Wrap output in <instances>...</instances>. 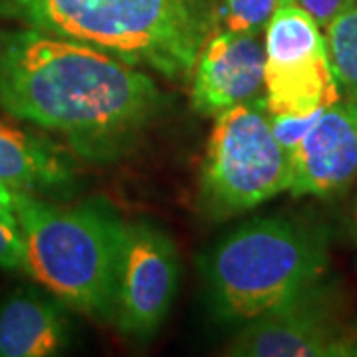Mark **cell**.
I'll list each match as a JSON object with an SVG mask.
<instances>
[{
	"label": "cell",
	"mask_w": 357,
	"mask_h": 357,
	"mask_svg": "<svg viewBox=\"0 0 357 357\" xmlns=\"http://www.w3.org/2000/svg\"><path fill=\"white\" fill-rule=\"evenodd\" d=\"M0 16L175 82L191 79L218 28L211 0H0Z\"/></svg>",
	"instance_id": "cell-2"
},
{
	"label": "cell",
	"mask_w": 357,
	"mask_h": 357,
	"mask_svg": "<svg viewBox=\"0 0 357 357\" xmlns=\"http://www.w3.org/2000/svg\"><path fill=\"white\" fill-rule=\"evenodd\" d=\"M74 178V165L60 145L0 121V181L38 195L66 191Z\"/></svg>",
	"instance_id": "cell-12"
},
{
	"label": "cell",
	"mask_w": 357,
	"mask_h": 357,
	"mask_svg": "<svg viewBox=\"0 0 357 357\" xmlns=\"http://www.w3.org/2000/svg\"><path fill=\"white\" fill-rule=\"evenodd\" d=\"M354 229H356V236H357V203H356V208H354Z\"/></svg>",
	"instance_id": "cell-19"
},
{
	"label": "cell",
	"mask_w": 357,
	"mask_h": 357,
	"mask_svg": "<svg viewBox=\"0 0 357 357\" xmlns=\"http://www.w3.org/2000/svg\"><path fill=\"white\" fill-rule=\"evenodd\" d=\"M0 268L4 270H24L26 246L18 227L0 220Z\"/></svg>",
	"instance_id": "cell-16"
},
{
	"label": "cell",
	"mask_w": 357,
	"mask_h": 357,
	"mask_svg": "<svg viewBox=\"0 0 357 357\" xmlns=\"http://www.w3.org/2000/svg\"><path fill=\"white\" fill-rule=\"evenodd\" d=\"M326 50L344 98L357 100V0H351L326 24Z\"/></svg>",
	"instance_id": "cell-13"
},
{
	"label": "cell",
	"mask_w": 357,
	"mask_h": 357,
	"mask_svg": "<svg viewBox=\"0 0 357 357\" xmlns=\"http://www.w3.org/2000/svg\"><path fill=\"white\" fill-rule=\"evenodd\" d=\"M68 344L64 304L20 288L0 306V357H48Z\"/></svg>",
	"instance_id": "cell-11"
},
{
	"label": "cell",
	"mask_w": 357,
	"mask_h": 357,
	"mask_svg": "<svg viewBox=\"0 0 357 357\" xmlns=\"http://www.w3.org/2000/svg\"><path fill=\"white\" fill-rule=\"evenodd\" d=\"M294 2L300 4L306 13L314 16V20L318 22L319 28H326V24L332 20L333 16L344 6H347L351 0H294Z\"/></svg>",
	"instance_id": "cell-17"
},
{
	"label": "cell",
	"mask_w": 357,
	"mask_h": 357,
	"mask_svg": "<svg viewBox=\"0 0 357 357\" xmlns=\"http://www.w3.org/2000/svg\"><path fill=\"white\" fill-rule=\"evenodd\" d=\"M282 0H220L217 4L218 26L260 36Z\"/></svg>",
	"instance_id": "cell-14"
},
{
	"label": "cell",
	"mask_w": 357,
	"mask_h": 357,
	"mask_svg": "<svg viewBox=\"0 0 357 357\" xmlns=\"http://www.w3.org/2000/svg\"><path fill=\"white\" fill-rule=\"evenodd\" d=\"M22 189L14 187L10 183L0 181V220L18 227V217H16V208L20 201Z\"/></svg>",
	"instance_id": "cell-18"
},
{
	"label": "cell",
	"mask_w": 357,
	"mask_h": 357,
	"mask_svg": "<svg viewBox=\"0 0 357 357\" xmlns=\"http://www.w3.org/2000/svg\"><path fill=\"white\" fill-rule=\"evenodd\" d=\"M232 357L357 356V333L333 312L319 284L296 300L243 324L227 345Z\"/></svg>",
	"instance_id": "cell-8"
},
{
	"label": "cell",
	"mask_w": 357,
	"mask_h": 357,
	"mask_svg": "<svg viewBox=\"0 0 357 357\" xmlns=\"http://www.w3.org/2000/svg\"><path fill=\"white\" fill-rule=\"evenodd\" d=\"M264 98L215 117L208 135L197 206L211 220L252 211L290 187V155L276 141Z\"/></svg>",
	"instance_id": "cell-5"
},
{
	"label": "cell",
	"mask_w": 357,
	"mask_h": 357,
	"mask_svg": "<svg viewBox=\"0 0 357 357\" xmlns=\"http://www.w3.org/2000/svg\"><path fill=\"white\" fill-rule=\"evenodd\" d=\"M270 114V112H268ZM321 114V109L307 115H276L270 114V129L274 133L276 141L280 143L282 147L288 151V155L292 153L294 149L298 147V143L304 139L307 131L312 129V126L316 123V119Z\"/></svg>",
	"instance_id": "cell-15"
},
{
	"label": "cell",
	"mask_w": 357,
	"mask_h": 357,
	"mask_svg": "<svg viewBox=\"0 0 357 357\" xmlns=\"http://www.w3.org/2000/svg\"><path fill=\"white\" fill-rule=\"evenodd\" d=\"M181 262L173 238L149 220L126 222L114 288L112 321L129 340H151L169 316Z\"/></svg>",
	"instance_id": "cell-7"
},
{
	"label": "cell",
	"mask_w": 357,
	"mask_h": 357,
	"mask_svg": "<svg viewBox=\"0 0 357 357\" xmlns=\"http://www.w3.org/2000/svg\"><path fill=\"white\" fill-rule=\"evenodd\" d=\"M18 229L26 272L64 306L96 321H112L117 258L126 220L105 199L56 204L22 191Z\"/></svg>",
	"instance_id": "cell-4"
},
{
	"label": "cell",
	"mask_w": 357,
	"mask_h": 357,
	"mask_svg": "<svg viewBox=\"0 0 357 357\" xmlns=\"http://www.w3.org/2000/svg\"><path fill=\"white\" fill-rule=\"evenodd\" d=\"M0 107L89 163L119 161L165 109L143 68L32 28L0 30Z\"/></svg>",
	"instance_id": "cell-1"
},
{
	"label": "cell",
	"mask_w": 357,
	"mask_h": 357,
	"mask_svg": "<svg viewBox=\"0 0 357 357\" xmlns=\"http://www.w3.org/2000/svg\"><path fill=\"white\" fill-rule=\"evenodd\" d=\"M330 262L328 234L290 217L248 220L201 258L213 316L246 324L306 294Z\"/></svg>",
	"instance_id": "cell-3"
},
{
	"label": "cell",
	"mask_w": 357,
	"mask_h": 357,
	"mask_svg": "<svg viewBox=\"0 0 357 357\" xmlns=\"http://www.w3.org/2000/svg\"><path fill=\"white\" fill-rule=\"evenodd\" d=\"M357 177V100L340 98L321 109L316 123L290 153L292 197L328 199Z\"/></svg>",
	"instance_id": "cell-10"
},
{
	"label": "cell",
	"mask_w": 357,
	"mask_h": 357,
	"mask_svg": "<svg viewBox=\"0 0 357 357\" xmlns=\"http://www.w3.org/2000/svg\"><path fill=\"white\" fill-rule=\"evenodd\" d=\"M264 102L270 114L307 115L342 98L314 16L282 0L264 28Z\"/></svg>",
	"instance_id": "cell-6"
},
{
	"label": "cell",
	"mask_w": 357,
	"mask_h": 357,
	"mask_svg": "<svg viewBox=\"0 0 357 357\" xmlns=\"http://www.w3.org/2000/svg\"><path fill=\"white\" fill-rule=\"evenodd\" d=\"M264 42L220 28L206 38L191 76V105L204 117L264 98Z\"/></svg>",
	"instance_id": "cell-9"
}]
</instances>
